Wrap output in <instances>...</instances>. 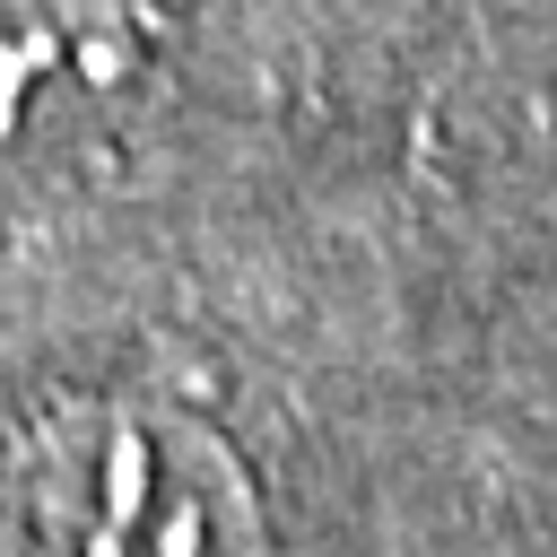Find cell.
I'll return each mask as SVG.
<instances>
[{
	"label": "cell",
	"mask_w": 557,
	"mask_h": 557,
	"mask_svg": "<svg viewBox=\"0 0 557 557\" xmlns=\"http://www.w3.org/2000/svg\"><path fill=\"white\" fill-rule=\"evenodd\" d=\"M461 322L479 383L557 453V122L479 157Z\"/></svg>",
	"instance_id": "3"
},
{
	"label": "cell",
	"mask_w": 557,
	"mask_h": 557,
	"mask_svg": "<svg viewBox=\"0 0 557 557\" xmlns=\"http://www.w3.org/2000/svg\"><path fill=\"white\" fill-rule=\"evenodd\" d=\"M218 0H0V218L122 191L200 96Z\"/></svg>",
	"instance_id": "2"
},
{
	"label": "cell",
	"mask_w": 557,
	"mask_h": 557,
	"mask_svg": "<svg viewBox=\"0 0 557 557\" xmlns=\"http://www.w3.org/2000/svg\"><path fill=\"white\" fill-rule=\"evenodd\" d=\"M278 383L200 322L131 331L0 409V557H331Z\"/></svg>",
	"instance_id": "1"
},
{
	"label": "cell",
	"mask_w": 557,
	"mask_h": 557,
	"mask_svg": "<svg viewBox=\"0 0 557 557\" xmlns=\"http://www.w3.org/2000/svg\"><path fill=\"white\" fill-rule=\"evenodd\" d=\"M453 26H461L470 87L487 113L479 157L557 122V0H453Z\"/></svg>",
	"instance_id": "4"
}]
</instances>
